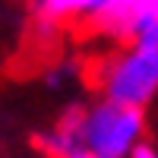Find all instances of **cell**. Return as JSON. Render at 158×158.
Instances as JSON below:
<instances>
[{
  "mask_svg": "<svg viewBox=\"0 0 158 158\" xmlns=\"http://www.w3.org/2000/svg\"><path fill=\"white\" fill-rule=\"evenodd\" d=\"M146 117L136 108L98 101L79 117V139L92 158H130L142 142Z\"/></svg>",
  "mask_w": 158,
  "mask_h": 158,
  "instance_id": "obj_1",
  "label": "cell"
},
{
  "mask_svg": "<svg viewBox=\"0 0 158 158\" xmlns=\"http://www.w3.org/2000/svg\"><path fill=\"white\" fill-rule=\"evenodd\" d=\"M98 85L104 101L142 111L158 95V48L130 44L101 67Z\"/></svg>",
  "mask_w": 158,
  "mask_h": 158,
  "instance_id": "obj_2",
  "label": "cell"
},
{
  "mask_svg": "<svg viewBox=\"0 0 158 158\" xmlns=\"http://www.w3.org/2000/svg\"><path fill=\"white\" fill-rule=\"evenodd\" d=\"M85 22L123 41H142L158 35V0H92Z\"/></svg>",
  "mask_w": 158,
  "mask_h": 158,
  "instance_id": "obj_3",
  "label": "cell"
},
{
  "mask_svg": "<svg viewBox=\"0 0 158 158\" xmlns=\"http://www.w3.org/2000/svg\"><path fill=\"white\" fill-rule=\"evenodd\" d=\"M92 6V0H35V10L44 22H73L85 19V13Z\"/></svg>",
  "mask_w": 158,
  "mask_h": 158,
  "instance_id": "obj_4",
  "label": "cell"
},
{
  "mask_svg": "<svg viewBox=\"0 0 158 158\" xmlns=\"http://www.w3.org/2000/svg\"><path fill=\"white\" fill-rule=\"evenodd\" d=\"M130 158H158V149H155V146H149V142H139Z\"/></svg>",
  "mask_w": 158,
  "mask_h": 158,
  "instance_id": "obj_5",
  "label": "cell"
},
{
  "mask_svg": "<svg viewBox=\"0 0 158 158\" xmlns=\"http://www.w3.org/2000/svg\"><path fill=\"white\" fill-rule=\"evenodd\" d=\"M73 158H92V155H89V152H76Z\"/></svg>",
  "mask_w": 158,
  "mask_h": 158,
  "instance_id": "obj_6",
  "label": "cell"
}]
</instances>
